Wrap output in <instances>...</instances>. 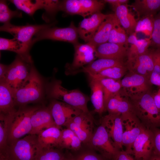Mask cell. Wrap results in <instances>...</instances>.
Instances as JSON below:
<instances>
[{
	"instance_id": "1",
	"label": "cell",
	"mask_w": 160,
	"mask_h": 160,
	"mask_svg": "<svg viewBox=\"0 0 160 160\" xmlns=\"http://www.w3.org/2000/svg\"><path fill=\"white\" fill-rule=\"evenodd\" d=\"M129 97L134 113L145 127L160 128V111L155 104L151 91Z\"/></svg>"
},
{
	"instance_id": "2",
	"label": "cell",
	"mask_w": 160,
	"mask_h": 160,
	"mask_svg": "<svg viewBox=\"0 0 160 160\" xmlns=\"http://www.w3.org/2000/svg\"><path fill=\"white\" fill-rule=\"evenodd\" d=\"M8 144L3 154L5 160H35L41 149L37 135L28 134Z\"/></svg>"
},
{
	"instance_id": "3",
	"label": "cell",
	"mask_w": 160,
	"mask_h": 160,
	"mask_svg": "<svg viewBox=\"0 0 160 160\" xmlns=\"http://www.w3.org/2000/svg\"><path fill=\"white\" fill-rule=\"evenodd\" d=\"M43 92L42 80L33 65L27 81L13 93L15 106L19 108L39 101L42 98Z\"/></svg>"
},
{
	"instance_id": "4",
	"label": "cell",
	"mask_w": 160,
	"mask_h": 160,
	"mask_svg": "<svg viewBox=\"0 0 160 160\" xmlns=\"http://www.w3.org/2000/svg\"><path fill=\"white\" fill-rule=\"evenodd\" d=\"M48 92L49 96L52 99L62 101L84 112L90 113L87 107L90 100L89 97L79 90H68L62 86L60 80L53 81L49 85Z\"/></svg>"
},
{
	"instance_id": "5",
	"label": "cell",
	"mask_w": 160,
	"mask_h": 160,
	"mask_svg": "<svg viewBox=\"0 0 160 160\" xmlns=\"http://www.w3.org/2000/svg\"><path fill=\"white\" fill-rule=\"evenodd\" d=\"M31 56L19 55L9 65L8 71L3 81L10 88L13 93L20 88L26 82L30 74L33 66Z\"/></svg>"
},
{
	"instance_id": "6",
	"label": "cell",
	"mask_w": 160,
	"mask_h": 160,
	"mask_svg": "<svg viewBox=\"0 0 160 160\" xmlns=\"http://www.w3.org/2000/svg\"><path fill=\"white\" fill-rule=\"evenodd\" d=\"M40 107L26 106L19 108L12 116L9 132L7 145L25 135L30 134L32 129L31 116Z\"/></svg>"
},
{
	"instance_id": "7",
	"label": "cell",
	"mask_w": 160,
	"mask_h": 160,
	"mask_svg": "<svg viewBox=\"0 0 160 160\" xmlns=\"http://www.w3.org/2000/svg\"><path fill=\"white\" fill-rule=\"evenodd\" d=\"M79 37L77 28L72 22L68 27H51L40 31L33 39L32 45L37 41L44 39L67 42L74 45L79 43Z\"/></svg>"
},
{
	"instance_id": "8",
	"label": "cell",
	"mask_w": 160,
	"mask_h": 160,
	"mask_svg": "<svg viewBox=\"0 0 160 160\" xmlns=\"http://www.w3.org/2000/svg\"><path fill=\"white\" fill-rule=\"evenodd\" d=\"M105 4L95 0H66L60 1V10L70 15H78L84 18L100 12Z\"/></svg>"
},
{
	"instance_id": "9",
	"label": "cell",
	"mask_w": 160,
	"mask_h": 160,
	"mask_svg": "<svg viewBox=\"0 0 160 160\" xmlns=\"http://www.w3.org/2000/svg\"><path fill=\"white\" fill-rule=\"evenodd\" d=\"M54 23L48 24L31 25H16L10 23L4 24L0 27L1 31L7 32L12 35L17 39L30 49L32 46L33 37L40 31L52 27Z\"/></svg>"
},
{
	"instance_id": "10",
	"label": "cell",
	"mask_w": 160,
	"mask_h": 160,
	"mask_svg": "<svg viewBox=\"0 0 160 160\" xmlns=\"http://www.w3.org/2000/svg\"><path fill=\"white\" fill-rule=\"evenodd\" d=\"M122 126V143L125 151L131 155L135 140L145 128L134 112L121 115Z\"/></svg>"
},
{
	"instance_id": "11",
	"label": "cell",
	"mask_w": 160,
	"mask_h": 160,
	"mask_svg": "<svg viewBox=\"0 0 160 160\" xmlns=\"http://www.w3.org/2000/svg\"><path fill=\"white\" fill-rule=\"evenodd\" d=\"M75 53L71 63L65 66L66 75L75 74L82 67L92 62L97 58L96 56V47L89 43L73 45Z\"/></svg>"
},
{
	"instance_id": "12",
	"label": "cell",
	"mask_w": 160,
	"mask_h": 160,
	"mask_svg": "<svg viewBox=\"0 0 160 160\" xmlns=\"http://www.w3.org/2000/svg\"><path fill=\"white\" fill-rule=\"evenodd\" d=\"M64 126L71 130L84 143H88L94 132L91 113L83 112L68 121Z\"/></svg>"
},
{
	"instance_id": "13",
	"label": "cell",
	"mask_w": 160,
	"mask_h": 160,
	"mask_svg": "<svg viewBox=\"0 0 160 160\" xmlns=\"http://www.w3.org/2000/svg\"><path fill=\"white\" fill-rule=\"evenodd\" d=\"M153 151V132L145 128L133 143L131 155L135 160H148Z\"/></svg>"
},
{
	"instance_id": "14",
	"label": "cell",
	"mask_w": 160,
	"mask_h": 160,
	"mask_svg": "<svg viewBox=\"0 0 160 160\" xmlns=\"http://www.w3.org/2000/svg\"><path fill=\"white\" fill-rule=\"evenodd\" d=\"M122 88L129 97L137 95L151 91V84L145 76L129 72L121 80Z\"/></svg>"
},
{
	"instance_id": "15",
	"label": "cell",
	"mask_w": 160,
	"mask_h": 160,
	"mask_svg": "<svg viewBox=\"0 0 160 160\" xmlns=\"http://www.w3.org/2000/svg\"><path fill=\"white\" fill-rule=\"evenodd\" d=\"M101 125L105 128L110 141L117 150H123L122 126L121 115L108 114L103 117Z\"/></svg>"
},
{
	"instance_id": "16",
	"label": "cell",
	"mask_w": 160,
	"mask_h": 160,
	"mask_svg": "<svg viewBox=\"0 0 160 160\" xmlns=\"http://www.w3.org/2000/svg\"><path fill=\"white\" fill-rule=\"evenodd\" d=\"M48 107L56 124L60 129L68 121L83 112L76 107L55 99H52Z\"/></svg>"
},
{
	"instance_id": "17",
	"label": "cell",
	"mask_w": 160,
	"mask_h": 160,
	"mask_svg": "<svg viewBox=\"0 0 160 160\" xmlns=\"http://www.w3.org/2000/svg\"><path fill=\"white\" fill-rule=\"evenodd\" d=\"M88 144L100 152L103 156L109 160L118 151L112 144L106 131L101 124L94 132Z\"/></svg>"
},
{
	"instance_id": "18",
	"label": "cell",
	"mask_w": 160,
	"mask_h": 160,
	"mask_svg": "<svg viewBox=\"0 0 160 160\" xmlns=\"http://www.w3.org/2000/svg\"><path fill=\"white\" fill-rule=\"evenodd\" d=\"M108 15L96 12L88 18H84L77 27L79 37L85 42H88L93 37L102 22Z\"/></svg>"
},
{
	"instance_id": "19",
	"label": "cell",
	"mask_w": 160,
	"mask_h": 160,
	"mask_svg": "<svg viewBox=\"0 0 160 160\" xmlns=\"http://www.w3.org/2000/svg\"><path fill=\"white\" fill-rule=\"evenodd\" d=\"M105 108L111 114L121 115L134 112L129 98L122 88L109 99Z\"/></svg>"
},
{
	"instance_id": "20",
	"label": "cell",
	"mask_w": 160,
	"mask_h": 160,
	"mask_svg": "<svg viewBox=\"0 0 160 160\" xmlns=\"http://www.w3.org/2000/svg\"><path fill=\"white\" fill-rule=\"evenodd\" d=\"M31 123L32 129L29 134L37 135L42 130L51 127L59 128L56 124L48 107H40L36 110L31 116Z\"/></svg>"
},
{
	"instance_id": "21",
	"label": "cell",
	"mask_w": 160,
	"mask_h": 160,
	"mask_svg": "<svg viewBox=\"0 0 160 160\" xmlns=\"http://www.w3.org/2000/svg\"><path fill=\"white\" fill-rule=\"evenodd\" d=\"M128 48L116 44L107 42L96 47V56L99 58H105L124 61L127 57Z\"/></svg>"
},
{
	"instance_id": "22",
	"label": "cell",
	"mask_w": 160,
	"mask_h": 160,
	"mask_svg": "<svg viewBox=\"0 0 160 160\" xmlns=\"http://www.w3.org/2000/svg\"><path fill=\"white\" fill-rule=\"evenodd\" d=\"M118 22L114 14H108L100 25L93 37L88 43L96 47L100 44L108 42L112 29Z\"/></svg>"
},
{
	"instance_id": "23",
	"label": "cell",
	"mask_w": 160,
	"mask_h": 160,
	"mask_svg": "<svg viewBox=\"0 0 160 160\" xmlns=\"http://www.w3.org/2000/svg\"><path fill=\"white\" fill-rule=\"evenodd\" d=\"M113 8L120 24L129 35L135 32L137 21L130 12L127 4L120 5Z\"/></svg>"
},
{
	"instance_id": "24",
	"label": "cell",
	"mask_w": 160,
	"mask_h": 160,
	"mask_svg": "<svg viewBox=\"0 0 160 160\" xmlns=\"http://www.w3.org/2000/svg\"><path fill=\"white\" fill-rule=\"evenodd\" d=\"M126 65L124 61L117 60L99 58L89 64L82 67L77 71L75 74L83 72L88 74V75L96 74L107 68L118 66Z\"/></svg>"
},
{
	"instance_id": "25",
	"label": "cell",
	"mask_w": 160,
	"mask_h": 160,
	"mask_svg": "<svg viewBox=\"0 0 160 160\" xmlns=\"http://www.w3.org/2000/svg\"><path fill=\"white\" fill-rule=\"evenodd\" d=\"M61 130L56 127L44 129L38 135V143L41 149L58 148Z\"/></svg>"
},
{
	"instance_id": "26",
	"label": "cell",
	"mask_w": 160,
	"mask_h": 160,
	"mask_svg": "<svg viewBox=\"0 0 160 160\" xmlns=\"http://www.w3.org/2000/svg\"><path fill=\"white\" fill-rule=\"evenodd\" d=\"M15 107L12 90L5 82H0V116L14 113L17 110Z\"/></svg>"
},
{
	"instance_id": "27",
	"label": "cell",
	"mask_w": 160,
	"mask_h": 160,
	"mask_svg": "<svg viewBox=\"0 0 160 160\" xmlns=\"http://www.w3.org/2000/svg\"><path fill=\"white\" fill-rule=\"evenodd\" d=\"M130 7L136 12L138 19L147 16L154 17L160 11V0H135Z\"/></svg>"
},
{
	"instance_id": "28",
	"label": "cell",
	"mask_w": 160,
	"mask_h": 160,
	"mask_svg": "<svg viewBox=\"0 0 160 160\" xmlns=\"http://www.w3.org/2000/svg\"><path fill=\"white\" fill-rule=\"evenodd\" d=\"M89 79V85L91 90L90 100L95 111L101 115L106 111L103 87L97 79L90 77Z\"/></svg>"
},
{
	"instance_id": "29",
	"label": "cell",
	"mask_w": 160,
	"mask_h": 160,
	"mask_svg": "<svg viewBox=\"0 0 160 160\" xmlns=\"http://www.w3.org/2000/svg\"><path fill=\"white\" fill-rule=\"evenodd\" d=\"M81 143L71 130L66 128L61 130L58 148L78 150L81 147Z\"/></svg>"
},
{
	"instance_id": "30",
	"label": "cell",
	"mask_w": 160,
	"mask_h": 160,
	"mask_svg": "<svg viewBox=\"0 0 160 160\" xmlns=\"http://www.w3.org/2000/svg\"><path fill=\"white\" fill-rule=\"evenodd\" d=\"M0 50L14 52L22 56L30 55L29 53L30 49L14 38L8 39L0 37Z\"/></svg>"
},
{
	"instance_id": "31",
	"label": "cell",
	"mask_w": 160,
	"mask_h": 160,
	"mask_svg": "<svg viewBox=\"0 0 160 160\" xmlns=\"http://www.w3.org/2000/svg\"><path fill=\"white\" fill-rule=\"evenodd\" d=\"M97 79L100 81L103 87L105 107L106 104L109 99L121 89V80L110 78Z\"/></svg>"
},
{
	"instance_id": "32",
	"label": "cell",
	"mask_w": 160,
	"mask_h": 160,
	"mask_svg": "<svg viewBox=\"0 0 160 160\" xmlns=\"http://www.w3.org/2000/svg\"><path fill=\"white\" fill-rule=\"evenodd\" d=\"M9 1L18 9L23 11L31 17L37 10L43 9L44 0H36L34 1L28 0H11Z\"/></svg>"
},
{
	"instance_id": "33",
	"label": "cell",
	"mask_w": 160,
	"mask_h": 160,
	"mask_svg": "<svg viewBox=\"0 0 160 160\" xmlns=\"http://www.w3.org/2000/svg\"><path fill=\"white\" fill-rule=\"evenodd\" d=\"M127 70L126 65L115 66L106 69L96 74L88 76L89 77L96 79L110 78L120 79Z\"/></svg>"
},
{
	"instance_id": "34",
	"label": "cell",
	"mask_w": 160,
	"mask_h": 160,
	"mask_svg": "<svg viewBox=\"0 0 160 160\" xmlns=\"http://www.w3.org/2000/svg\"><path fill=\"white\" fill-rule=\"evenodd\" d=\"M14 113L7 116H0V154L4 153L7 147L9 132Z\"/></svg>"
},
{
	"instance_id": "35",
	"label": "cell",
	"mask_w": 160,
	"mask_h": 160,
	"mask_svg": "<svg viewBox=\"0 0 160 160\" xmlns=\"http://www.w3.org/2000/svg\"><path fill=\"white\" fill-rule=\"evenodd\" d=\"M151 39L149 38L138 39L134 44L128 48L127 60L135 58L146 52L151 46Z\"/></svg>"
},
{
	"instance_id": "36",
	"label": "cell",
	"mask_w": 160,
	"mask_h": 160,
	"mask_svg": "<svg viewBox=\"0 0 160 160\" xmlns=\"http://www.w3.org/2000/svg\"><path fill=\"white\" fill-rule=\"evenodd\" d=\"M154 50L153 49H148L145 53L132 59L137 62L143 72L150 76L154 67L153 53Z\"/></svg>"
},
{
	"instance_id": "37",
	"label": "cell",
	"mask_w": 160,
	"mask_h": 160,
	"mask_svg": "<svg viewBox=\"0 0 160 160\" xmlns=\"http://www.w3.org/2000/svg\"><path fill=\"white\" fill-rule=\"evenodd\" d=\"M126 31L119 22L112 29L108 42L123 45L128 48V37Z\"/></svg>"
},
{
	"instance_id": "38",
	"label": "cell",
	"mask_w": 160,
	"mask_h": 160,
	"mask_svg": "<svg viewBox=\"0 0 160 160\" xmlns=\"http://www.w3.org/2000/svg\"><path fill=\"white\" fill-rule=\"evenodd\" d=\"M154 21V17L153 16H147L140 18L137 21L135 32L141 33L151 39Z\"/></svg>"
},
{
	"instance_id": "39",
	"label": "cell",
	"mask_w": 160,
	"mask_h": 160,
	"mask_svg": "<svg viewBox=\"0 0 160 160\" xmlns=\"http://www.w3.org/2000/svg\"><path fill=\"white\" fill-rule=\"evenodd\" d=\"M22 12L18 10L12 11L9 7L6 1H0V22L5 24L10 23L12 19L14 17H22Z\"/></svg>"
},
{
	"instance_id": "40",
	"label": "cell",
	"mask_w": 160,
	"mask_h": 160,
	"mask_svg": "<svg viewBox=\"0 0 160 160\" xmlns=\"http://www.w3.org/2000/svg\"><path fill=\"white\" fill-rule=\"evenodd\" d=\"M64 155L58 149L42 148L39 151L35 160H62Z\"/></svg>"
},
{
	"instance_id": "41",
	"label": "cell",
	"mask_w": 160,
	"mask_h": 160,
	"mask_svg": "<svg viewBox=\"0 0 160 160\" xmlns=\"http://www.w3.org/2000/svg\"><path fill=\"white\" fill-rule=\"evenodd\" d=\"M151 41V45L156 49H160V12L154 16V27Z\"/></svg>"
},
{
	"instance_id": "42",
	"label": "cell",
	"mask_w": 160,
	"mask_h": 160,
	"mask_svg": "<svg viewBox=\"0 0 160 160\" xmlns=\"http://www.w3.org/2000/svg\"><path fill=\"white\" fill-rule=\"evenodd\" d=\"M60 1L58 0H44L43 9L45 11L46 15L54 16L60 10Z\"/></svg>"
},
{
	"instance_id": "43",
	"label": "cell",
	"mask_w": 160,
	"mask_h": 160,
	"mask_svg": "<svg viewBox=\"0 0 160 160\" xmlns=\"http://www.w3.org/2000/svg\"><path fill=\"white\" fill-rule=\"evenodd\" d=\"M73 160H108L104 156L101 157L91 152L82 153L76 156L73 157Z\"/></svg>"
},
{
	"instance_id": "44",
	"label": "cell",
	"mask_w": 160,
	"mask_h": 160,
	"mask_svg": "<svg viewBox=\"0 0 160 160\" xmlns=\"http://www.w3.org/2000/svg\"><path fill=\"white\" fill-rule=\"evenodd\" d=\"M151 129L153 135V153L160 155V128L155 127Z\"/></svg>"
},
{
	"instance_id": "45",
	"label": "cell",
	"mask_w": 160,
	"mask_h": 160,
	"mask_svg": "<svg viewBox=\"0 0 160 160\" xmlns=\"http://www.w3.org/2000/svg\"><path fill=\"white\" fill-rule=\"evenodd\" d=\"M110 160H135L130 154L124 150L117 151Z\"/></svg>"
},
{
	"instance_id": "46",
	"label": "cell",
	"mask_w": 160,
	"mask_h": 160,
	"mask_svg": "<svg viewBox=\"0 0 160 160\" xmlns=\"http://www.w3.org/2000/svg\"><path fill=\"white\" fill-rule=\"evenodd\" d=\"M153 58L154 67L153 72L160 74V49H154Z\"/></svg>"
},
{
	"instance_id": "47",
	"label": "cell",
	"mask_w": 160,
	"mask_h": 160,
	"mask_svg": "<svg viewBox=\"0 0 160 160\" xmlns=\"http://www.w3.org/2000/svg\"><path fill=\"white\" fill-rule=\"evenodd\" d=\"M149 81L151 85H155L160 88V74L152 72L150 77Z\"/></svg>"
},
{
	"instance_id": "48",
	"label": "cell",
	"mask_w": 160,
	"mask_h": 160,
	"mask_svg": "<svg viewBox=\"0 0 160 160\" xmlns=\"http://www.w3.org/2000/svg\"><path fill=\"white\" fill-rule=\"evenodd\" d=\"M103 1L104 2L108 3L111 4L113 8L120 5L127 4L129 1L128 0H105Z\"/></svg>"
},
{
	"instance_id": "49",
	"label": "cell",
	"mask_w": 160,
	"mask_h": 160,
	"mask_svg": "<svg viewBox=\"0 0 160 160\" xmlns=\"http://www.w3.org/2000/svg\"><path fill=\"white\" fill-rule=\"evenodd\" d=\"M9 65H6L2 63L0 64V81H3L7 74Z\"/></svg>"
},
{
	"instance_id": "50",
	"label": "cell",
	"mask_w": 160,
	"mask_h": 160,
	"mask_svg": "<svg viewBox=\"0 0 160 160\" xmlns=\"http://www.w3.org/2000/svg\"><path fill=\"white\" fill-rule=\"evenodd\" d=\"M153 97L155 104L160 111V88L155 93H153Z\"/></svg>"
},
{
	"instance_id": "51",
	"label": "cell",
	"mask_w": 160,
	"mask_h": 160,
	"mask_svg": "<svg viewBox=\"0 0 160 160\" xmlns=\"http://www.w3.org/2000/svg\"><path fill=\"white\" fill-rule=\"evenodd\" d=\"M137 33L134 32L131 34L129 35L128 37L127 42L128 44H132L135 43L138 40L137 36Z\"/></svg>"
},
{
	"instance_id": "52",
	"label": "cell",
	"mask_w": 160,
	"mask_h": 160,
	"mask_svg": "<svg viewBox=\"0 0 160 160\" xmlns=\"http://www.w3.org/2000/svg\"><path fill=\"white\" fill-rule=\"evenodd\" d=\"M148 160H160V155L153 153Z\"/></svg>"
},
{
	"instance_id": "53",
	"label": "cell",
	"mask_w": 160,
	"mask_h": 160,
	"mask_svg": "<svg viewBox=\"0 0 160 160\" xmlns=\"http://www.w3.org/2000/svg\"><path fill=\"white\" fill-rule=\"evenodd\" d=\"M62 160H73V157H70L66 156L64 155V157Z\"/></svg>"
},
{
	"instance_id": "54",
	"label": "cell",
	"mask_w": 160,
	"mask_h": 160,
	"mask_svg": "<svg viewBox=\"0 0 160 160\" xmlns=\"http://www.w3.org/2000/svg\"><path fill=\"white\" fill-rule=\"evenodd\" d=\"M0 160H5V159L3 156L0 155Z\"/></svg>"
}]
</instances>
